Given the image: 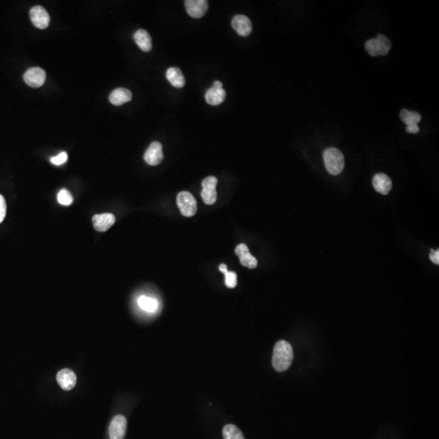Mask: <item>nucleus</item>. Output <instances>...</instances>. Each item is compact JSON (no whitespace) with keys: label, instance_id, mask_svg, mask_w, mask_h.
Listing matches in <instances>:
<instances>
[{"label":"nucleus","instance_id":"nucleus-1","mask_svg":"<svg viewBox=\"0 0 439 439\" xmlns=\"http://www.w3.org/2000/svg\"><path fill=\"white\" fill-rule=\"evenodd\" d=\"M294 353L288 341L280 340L275 344L273 354V366L277 372H284L291 367Z\"/></svg>","mask_w":439,"mask_h":439},{"label":"nucleus","instance_id":"nucleus-2","mask_svg":"<svg viewBox=\"0 0 439 439\" xmlns=\"http://www.w3.org/2000/svg\"><path fill=\"white\" fill-rule=\"evenodd\" d=\"M324 161L326 168L331 175H338L342 172L345 165V160L342 153L338 149H326L324 151Z\"/></svg>","mask_w":439,"mask_h":439},{"label":"nucleus","instance_id":"nucleus-3","mask_svg":"<svg viewBox=\"0 0 439 439\" xmlns=\"http://www.w3.org/2000/svg\"><path fill=\"white\" fill-rule=\"evenodd\" d=\"M390 48L391 43L383 34H379L376 39H370L365 44V50L371 56L387 55Z\"/></svg>","mask_w":439,"mask_h":439},{"label":"nucleus","instance_id":"nucleus-4","mask_svg":"<svg viewBox=\"0 0 439 439\" xmlns=\"http://www.w3.org/2000/svg\"><path fill=\"white\" fill-rule=\"evenodd\" d=\"M177 203L181 213L185 217H193L197 213V202L189 192H180L177 197Z\"/></svg>","mask_w":439,"mask_h":439},{"label":"nucleus","instance_id":"nucleus-5","mask_svg":"<svg viewBox=\"0 0 439 439\" xmlns=\"http://www.w3.org/2000/svg\"><path fill=\"white\" fill-rule=\"evenodd\" d=\"M217 185V178H215L213 176L207 177L202 182L203 189L201 192V196L203 198V202L206 204L213 205L215 202L217 201V189H216Z\"/></svg>","mask_w":439,"mask_h":439},{"label":"nucleus","instance_id":"nucleus-6","mask_svg":"<svg viewBox=\"0 0 439 439\" xmlns=\"http://www.w3.org/2000/svg\"><path fill=\"white\" fill-rule=\"evenodd\" d=\"M23 78L28 86L39 88L45 83L46 72L43 68L33 67L25 72Z\"/></svg>","mask_w":439,"mask_h":439},{"label":"nucleus","instance_id":"nucleus-7","mask_svg":"<svg viewBox=\"0 0 439 439\" xmlns=\"http://www.w3.org/2000/svg\"><path fill=\"white\" fill-rule=\"evenodd\" d=\"M186 12L193 18H201L207 13L208 3L206 0H186L185 2Z\"/></svg>","mask_w":439,"mask_h":439},{"label":"nucleus","instance_id":"nucleus-8","mask_svg":"<svg viewBox=\"0 0 439 439\" xmlns=\"http://www.w3.org/2000/svg\"><path fill=\"white\" fill-rule=\"evenodd\" d=\"M162 145L159 142H153L149 146L144 155V160L149 165L156 166L162 162L164 159Z\"/></svg>","mask_w":439,"mask_h":439},{"label":"nucleus","instance_id":"nucleus-9","mask_svg":"<svg viewBox=\"0 0 439 439\" xmlns=\"http://www.w3.org/2000/svg\"><path fill=\"white\" fill-rule=\"evenodd\" d=\"M29 15L33 25L39 29H44L49 26L50 16L47 10L43 7H33L30 10Z\"/></svg>","mask_w":439,"mask_h":439},{"label":"nucleus","instance_id":"nucleus-10","mask_svg":"<svg viewBox=\"0 0 439 439\" xmlns=\"http://www.w3.org/2000/svg\"><path fill=\"white\" fill-rule=\"evenodd\" d=\"M235 254L239 258L241 264L244 267L248 268L251 270H254L257 267V260L251 254L249 248L246 244L241 243L238 245L235 248Z\"/></svg>","mask_w":439,"mask_h":439},{"label":"nucleus","instance_id":"nucleus-11","mask_svg":"<svg viewBox=\"0 0 439 439\" xmlns=\"http://www.w3.org/2000/svg\"><path fill=\"white\" fill-rule=\"evenodd\" d=\"M127 421L125 416L118 415L111 421L109 427L110 438L123 439L126 432Z\"/></svg>","mask_w":439,"mask_h":439},{"label":"nucleus","instance_id":"nucleus-12","mask_svg":"<svg viewBox=\"0 0 439 439\" xmlns=\"http://www.w3.org/2000/svg\"><path fill=\"white\" fill-rule=\"evenodd\" d=\"M233 29L242 37H246L252 31V23L247 16L244 15H237L232 20Z\"/></svg>","mask_w":439,"mask_h":439},{"label":"nucleus","instance_id":"nucleus-13","mask_svg":"<svg viewBox=\"0 0 439 439\" xmlns=\"http://www.w3.org/2000/svg\"><path fill=\"white\" fill-rule=\"evenodd\" d=\"M56 380L63 390H71L76 385L77 376L71 369H62L57 373Z\"/></svg>","mask_w":439,"mask_h":439},{"label":"nucleus","instance_id":"nucleus-14","mask_svg":"<svg viewBox=\"0 0 439 439\" xmlns=\"http://www.w3.org/2000/svg\"><path fill=\"white\" fill-rule=\"evenodd\" d=\"M94 228L99 232H105L109 230L116 221L115 216L111 213L96 215L92 218Z\"/></svg>","mask_w":439,"mask_h":439},{"label":"nucleus","instance_id":"nucleus-15","mask_svg":"<svg viewBox=\"0 0 439 439\" xmlns=\"http://www.w3.org/2000/svg\"><path fill=\"white\" fill-rule=\"evenodd\" d=\"M374 189L381 195H387L392 189V182L387 174H377L373 180Z\"/></svg>","mask_w":439,"mask_h":439},{"label":"nucleus","instance_id":"nucleus-16","mask_svg":"<svg viewBox=\"0 0 439 439\" xmlns=\"http://www.w3.org/2000/svg\"><path fill=\"white\" fill-rule=\"evenodd\" d=\"M132 100V93L125 88H117L111 92L109 96L111 104L116 106L122 105Z\"/></svg>","mask_w":439,"mask_h":439},{"label":"nucleus","instance_id":"nucleus-17","mask_svg":"<svg viewBox=\"0 0 439 439\" xmlns=\"http://www.w3.org/2000/svg\"><path fill=\"white\" fill-rule=\"evenodd\" d=\"M135 43L139 46L142 51L148 52L152 48V41L148 32L145 29H139L133 35Z\"/></svg>","mask_w":439,"mask_h":439},{"label":"nucleus","instance_id":"nucleus-18","mask_svg":"<svg viewBox=\"0 0 439 439\" xmlns=\"http://www.w3.org/2000/svg\"><path fill=\"white\" fill-rule=\"evenodd\" d=\"M225 98H226V92L223 88L221 89H216L214 87L210 88L205 94L206 102L207 104L213 106L222 104L225 100Z\"/></svg>","mask_w":439,"mask_h":439},{"label":"nucleus","instance_id":"nucleus-19","mask_svg":"<svg viewBox=\"0 0 439 439\" xmlns=\"http://www.w3.org/2000/svg\"><path fill=\"white\" fill-rule=\"evenodd\" d=\"M166 78L174 87L182 88L185 86V77L180 68L176 67L168 68L166 72Z\"/></svg>","mask_w":439,"mask_h":439},{"label":"nucleus","instance_id":"nucleus-20","mask_svg":"<svg viewBox=\"0 0 439 439\" xmlns=\"http://www.w3.org/2000/svg\"><path fill=\"white\" fill-rule=\"evenodd\" d=\"M400 118L407 125H417L422 120V117L418 112L409 111L407 109H403L400 111Z\"/></svg>","mask_w":439,"mask_h":439},{"label":"nucleus","instance_id":"nucleus-21","mask_svg":"<svg viewBox=\"0 0 439 439\" xmlns=\"http://www.w3.org/2000/svg\"><path fill=\"white\" fill-rule=\"evenodd\" d=\"M139 306L146 312H153L158 308V302L152 298L147 296H141L138 300Z\"/></svg>","mask_w":439,"mask_h":439},{"label":"nucleus","instance_id":"nucleus-22","mask_svg":"<svg viewBox=\"0 0 439 439\" xmlns=\"http://www.w3.org/2000/svg\"><path fill=\"white\" fill-rule=\"evenodd\" d=\"M224 439H245L240 429L237 426L228 424L223 429Z\"/></svg>","mask_w":439,"mask_h":439},{"label":"nucleus","instance_id":"nucleus-23","mask_svg":"<svg viewBox=\"0 0 439 439\" xmlns=\"http://www.w3.org/2000/svg\"><path fill=\"white\" fill-rule=\"evenodd\" d=\"M57 199H58L59 203L64 205V206H69L73 202V198H72V195L67 189H61V192H59Z\"/></svg>","mask_w":439,"mask_h":439},{"label":"nucleus","instance_id":"nucleus-24","mask_svg":"<svg viewBox=\"0 0 439 439\" xmlns=\"http://www.w3.org/2000/svg\"><path fill=\"white\" fill-rule=\"evenodd\" d=\"M225 277V285L228 288H234L236 287L237 283V274L234 272H228L224 274Z\"/></svg>","mask_w":439,"mask_h":439},{"label":"nucleus","instance_id":"nucleus-25","mask_svg":"<svg viewBox=\"0 0 439 439\" xmlns=\"http://www.w3.org/2000/svg\"><path fill=\"white\" fill-rule=\"evenodd\" d=\"M67 160H68V155L64 151V152L60 153L58 156L51 158V162L55 165H61V164H65Z\"/></svg>","mask_w":439,"mask_h":439},{"label":"nucleus","instance_id":"nucleus-26","mask_svg":"<svg viewBox=\"0 0 439 439\" xmlns=\"http://www.w3.org/2000/svg\"><path fill=\"white\" fill-rule=\"evenodd\" d=\"M7 213V203L5 201L4 196L0 195V223L4 221V218L6 217Z\"/></svg>","mask_w":439,"mask_h":439},{"label":"nucleus","instance_id":"nucleus-27","mask_svg":"<svg viewBox=\"0 0 439 439\" xmlns=\"http://www.w3.org/2000/svg\"><path fill=\"white\" fill-rule=\"evenodd\" d=\"M429 258H430V260L433 263H435V264H438L439 263V251L438 250H431V252L429 254Z\"/></svg>","mask_w":439,"mask_h":439},{"label":"nucleus","instance_id":"nucleus-28","mask_svg":"<svg viewBox=\"0 0 439 439\" xmlns=\"http://www.w3.org/2000/svg\"><path fill=\"white\" fill-rule=\"evenodd\" d=\"M419 129L417 125H407L406 131L408 133H416L419 132Z\"/></svg>","mask_w":439,"mask_h":439},{"label":"nucleus","instance_id":"nucleus-29","mask_svg":"<svg viewBox=\"0 0 439 439\" xmlns=\"http://www.w3.org/2000/svg\"><path fill=\"white\" fill-rule=\"evenodd\" d=\"M219 270H220L221 273H224V274L228 272V270H227L226 264H224V263H221V265L219 266Z\"/></svg>","mask_w":439,"mask_h":439},{"label":"nucleus","instance_id":"nucleus-30","mask_svg":"<svg viewBox=\"0 0 439 439\" xmlns=\"http://www.w3.org/2000/svg\"><path fill=\"white\" fill-rule=\"evenodd\" d=\"M213 87L216 88V89H221V88H223V84L221 82L216 81L214 82V84H213Z\"/></svg>","mask_w":439,"mask_h":439}]
</instances>
